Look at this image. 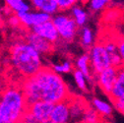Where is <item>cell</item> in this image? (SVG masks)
Returning a JSON list of instances; mask_svg holds the SVG:
<instances>
[{
	"label": "cell",
	"mask_w": 124,
	"mask_h": 123,
	"mask_svg": "<svg viewBox=\"0 0 124 123\" xmlns=\"http://www.w3.org/2000/svg\"><path fill=\"white\" fill-rule=\"evenodd\" d=\"M71 100V99H70ZM70 100L54 104L50 115V121L53 123H68L71 118Z\"/></svg>",
	"instance_id": "obj_11"
},
{
	"label": "cell",
	"mask_w": 124,
	"mask_h": 123,
	"mask_svg": "<svg viewBox=\"0 0 124 123\" xmlns=\"http://www.w3.org/2000/svg\"><path fill=\"white\" fill-rule=\"evenodd\" d=\"M57 1H58L59 12L71 10L75 5H77L76 0H57Z\"/></svg>",
	"instance_id": "obj_24"
},
{
	"label": "cell",
	"mask_w": 124,
	"mask_h": 123,
	"mask_svg": "<svg viewBox=\"0 0 124 123\" xmlns=\"http://www.w3.org/2000/svg\"><path fill=\"white\" fill-rule=\"evenodd\" d=\"M92 105L93 108L101 116H109L112 113L111 105L104 100H101V99L94 98L92 100Z\"/></svg>",
	"instance_id": "obj_17"
},
{
	"label": "cell",
	"mask_w": 124,
	"mask_h": 123,
	"mask_svg": "<svg viewBox=\"0 0 124 123\" xmlns=\"http://www.w3.org/2000/svg\"><path fill=\"white\" fill-rule=\"evenodd\" d=\"M31 32L35 33L36 35L43 38L44 39L48 40L51 43H56L60 37L58 35V32L54 26V24L52 23V21H48L45 22L39 26H36L34 28L31 29Z\"/></svg>",
	"instance_id": "obj_10"
},
{
	"label": "cell",
	"mask_w": 124,
	"mask_h": 123,
	"mask_svg": "<svg viewBox=\"0 0 124 123\" xmlns=\"http://www.w3.org/2000/svg\"><path fill=\"white\" fill-rule=\"evenodd\" d=\"M17 16L20 19L22 26L30 29H32L36 26H39L45 22L51 21L52 19V16H50V15L37 10H31L30 12L20 13L17 14Z\"/></svg>",
	"instance_id": "obj_7"
},
{
	"label": "cell",
	"mask_w": 124,
	"mask_h": 123,
	"mask_svg": "<svg viewBox=\"0 0 124 123\" xmlns=\"http://www.w3.org/2000/svg\"><path fill=\"white\" fill-rule=\"evenodd\" d=\"M118 69L119 68L110 66L97 75L98 85L103 91V93L107 94L108 96H109L110 92L116 82L117 75H118Z\"/></svg>",
	"instance_id": "obj_8"
},
{
	"label": "cell",
	"mask_w": 124,
	"mask_h": 123,
	"mask_svg": "<svg viewBox=\"0 0 124 123\" xmlns=\"http://www.w3.org/2000/svg\"><path fill=\"white\" fill-rule=\"evenodd\" d=\"M71 17L74 19L78 27H83L87 22L88 14L82 7H80L79 5H75L71 9Z\"/></svg>",
	"instance_id": "obj_18"
},
{
	"label": "cell",
	"mask_w": 124,
	"mask_h": 123,
	"mask_svg": "<svg viewBox=\"0 0 124 123\" xmlns=\"http://www.w3.org/2000/svg\"><path fill=\"white\" fill-rule=\"evenodd\" d=\"M10 63L13 69L25 79L33 77L43 68L40 54L23 39L11 45Z\"/></svg>",
	"instance_id": "obj_2"
},
{
	"label": "cell",
	"mask_w": 124,
	"mask_h": 123,
	"mask_svg": "<svg viewBox=\"0 0 124 123\" xmlns=\"http://www.w3.org/2000/svg\"><path fill=\"white\" fill-rule=\"evenodd\" d=\"M101 41L103 42L105 49L107 50L108 54L110 57V62H111V66L116 67V68H120L123 66L122 60L119 54V50H118V45H117V38H107L104 39H101Z\"/></svg>",
	"instance_id": "obj_12"
},
{
	"label": "cell",
	"mask_w": 124,
	"mask_h": 123,
	"mask_svg": "<svg viewBox=\"0 0 124 123\" xmlns=\"http://www.w3.org/2000/svg\"><path fill=\"white\" fill-rule=\"evenodd\" d=\"M117 45H118V50H119V54H120V57L122 60V63L124 66V36L117 38Z\"/></svg>",
	"instance_id": "obj_25"
},
{
	"label": "cell",
	"mask_w": 124,
	"mask_h": 123,
	"mask_svg": "<svg viewBox=\"0 0 124 123\" xmlns=\"http://www.w3.org/2000/svg\"><path fill=\"white\" fill-rule=\"evenodd\" d=\"M25 40L36 49L40 55L41 54H49L54 50V44L44 39L43 38L36 35L33 32H28L25 36Z\"/></svg>",
	"instance_id": "obj_9"
},
{
	"label": "cell",
	"mask_w": 124,
	"mask_h": 123,
	"mask_svg": "<svg viewBox=\"0 0 124 123\" xmlns=\"http://www.w3.org/2000/svg\"><path fill=\"white\" fill-rule=\"evenodd\" d=\"M45 123H53V122H51V121H50V120H48V121H46V122H45Z\"/></svg>",
	"instance_id": "obj_29"
},
{
	"label": "cell",
	"mask_w": 124,
	"mask_h": 123,
	"mask_svg": "<svg viewBox=\"0 0 124 123\" xmlns=\"http://www.w3.org/2000/svg\"><path fill=\"white\" fill-rule=\"evenodd\" d=\"M100 114L94 108H87L83 115L84 123H100Z\"/></svg>",
	"instance_id": "obj_20"
},
{
	"label": "cell",
	"mask_w": 124,
	"mask_h": 123,
	"mask_svg": "<svg viewBox=\"0 0 124 123\" xmlns=\"http://www.w3.org/2000/svg\"><path fill=\"white\" fill-rule=\"evenodd\" d=\"M28 109L21 86H10L0 94V123H19Z\"/></svg>",
	"instance_id": "obj_3"
},
{
	"label": "cell",
	"mask_w": 124,
	"mask_h": 123,
	"mask_svg": "<svg viewBox=\"0 0 124 123\" xmlns=\"http://www.w3.org/2000/svg\"><path fill=\"white\" fill-rule=\"evenodd\" d=\"M89 57L92 72L97 75L111 66L109 54L105 49V46L101 40L96 42L90 48Z\"/></svg>",
	"instance_id": "obj_5"
},
{
	"label": "cell",
	"mask_w": 124,
	"mask_h": 123,
	"mask_svg": "<svg viewBox=\"0 0 124 123\" xmlns=\"http://www.w3.org/2000/svg\"><path fill=\"white\" fill-rule=\"evenodd\" d=\"M109 98L112 101L124 98V66L118 69L117 79L109 94Z\"/></svg>",
	"instance_id": "obj_14"
},
{
	"label": "cell",
	"mask_w": 124,
	"mask_h": 123,
	"mask_svg": "<svg viewBox=\"0 0 124 123\" xmlns=\"http://www.w3.org/2000/svg\"><path fill=\"white\" fill-rule=\"evenodd\" d=\"M73 76H74V80L76 82V85L78 86V88L82 91H87L88 85H87V77L80 72L79 70H75L73 72Z\"/></svg>",
	"instance_id": "obj_21"
},
{
	"label": "cell",
	"mask_w": 124,
	"mask_h": 123,
	"mask_svg": "<svg viewBox=\"0 0 124 123\" xmlns=\"http://www.w3.org/2000/svg\"><path fill=\"white\" fill-rule=\"evenodd\" d=\"M51 69L55 73H57V74L60 75V74H64V73L71 72L72 69H73V65H72V63L70 62L69 60H66V61H64V62H62L61 64H55V65H53Z\"/></svg>",
	"instance_id": "obj_22"
},
{
	"label": "cell",
	"mask_w": 124,
	"mask_h": 123,
	"mask_svg": "<svg viewBox=\"0 0 124 123\" xmlns=\"http://www.w3.org/2000/svg\"><path fill=\"white\" fill-rule=\"evenodd\" d=\"M109 3L110 1H108V0H92L89 6L92 11L98 12V11L103 10Z\"/></svg>",
	"instance_id": "obj_23"
},
{
	"label": "cell",
	"mask_w": 124,
	"mask_h": 123,
	"mask_svg": "<svg viewBox=\"0 0 124 123\" xmlns=\"http://www.w3.org/2000/svg\"><path fill=\"white\" fill-rule=\"evenodd\" d=\"M81 43L83 46L91 48L94 43V34H93L92 30L88 27H84L81 31Z\"/></svg>",
	"instance_id": "obj_19"
},
{
	"label": "cell",
	"mask_w": 124,
	"mask_h": 123,
	"mask_svg": "<svg viewBox=\"0 0 124 123\" xmlns=\"http://www.w3.org/2000/svg\"><path fill=\"white\" fill-rule=\"evenodd\" d=\"M9 24H10L13 28H17V27L22 26V24H21V22H20V19L18 18L17 15H12V16L9 18Z\"/></svg>",
	"instance_id": "obj_26"
},
{
	"label": "cell",
	"mask_w": 124,
	"mask_h": 123,
	"mask_svg": "<svg viewBox=\"0 0 124 123\" xmlns=\"http://www.w3.org/2000/svg\"><path fill=\"white\" fill-rule=\"evenodd\" d=\"M53 103L46 101H38L28 105V111L32 114L36 123H45L50 119V115L53 109Z\"/></svg>",
	"instance_id": "obj_6"
},
{
	"label": "cell",
	"mask_w": 124,
	"mask_h": 123,
	"mask_svg": "<svg viewBox=\"0 0 124 123\" xmlns=\"http://www.w3.org/2000/svg\"><path fill=\"white\" fill-rule=\"evenodd\" d=\"M6 7L9 8L15 15L31 11V4L23 0H6Z\"/></svg>",
	"instance_id": "obj_15"
},
{
	"label": "cell",
	"mask_w": 124,
	"mask_h": 123,
	"mask_svg": "<svg viewBox=\"0 0 124 123\" xmlns=\"http://www.w3.org/2000/svg\"><path fill=\"white\" fill-rule=\"evenodd\" d=\"M31 5L34 10L48 14L50 16H54L59 12L57 0H33L31 1Z\"/></svg>",
	"instance_id": "obj_13"
},
{
	"label": "cell",
	"mask_w": 124,
	"mask_h": 123,
	"mask_svg": "<svg viewBox=\"0 0 124 123\" xmlns=\"http://www.w3.org/2000/svg\"><path fill=\"white\" fill-rule=\"evenodd\" d=\"M19 123H29V122H26V121H23V120H22V121H21V122H19Z\"/></svg>",
	"instance_id": "obj_28"
},
{
	"label": "cell",
	"mask_w": 124,
	"mask_h": 123,
	"mask_svg": "<svg viewBox=\"0 0 124 123\" xmlns=\"http://www.w3.org/2000/svg\"><path fill=\"white\" fill-rule=\"evenodd\" d=\"M52 23L54 24L60 38L64 41L71 42L78 34V25L76 24L71 15L64 13H58L52 17Z\"/></svg>",
	"instance_id": "obj_4"
},
{
	"label": "cell",
	"mask_w": 124,
	"mask_h": 123,
	"mask_svg": "<svg viewBox=\"0 0 124 123\" xmlns=\"http://www.w3.org/2000/svg\"><path fill=\"white\" fill-rule=\"evenodd\" d=\"M28 105L38 101L56 104L71 99L67 85L51 68L43 67L36 75L25 79L21 85Z\"/></svg>",
	"instance_id": "obj_1"
},
{
	"label": "cell",
	"mask_w": 124,
	"mask_h": 123,
	"mask_svg": "<svg viewBox=\"0 0 124 123\" xmlns=\"http://www.w3.org/2000/svg\"><path fill=\"white\" fill-rule=\"evenodd\" d=\"M113 104L115 106V108H117L119 111H121L124 114V98L119 99L117 100H114L113 101Z\"/></svg>",
	"instance_id": "obj_27"
},
{
	"label": "cell",
	"mask_w": 124,
	"mask_h": 123,
	"mask_svg": "<svg viewBox=\"0 0 124 123\" xmlns=\"http://www.w3.org/2000/svg\"><path fill=\"white\" fill-rule=\"evenodd\" d=\"M76 67L77 70L82 72L88 80H91L92 78V68H91V62L89 54H83L80 57H78L76 61Z\"/></svg>",
	"instance_id": "obj_16"
}]
</instances>
